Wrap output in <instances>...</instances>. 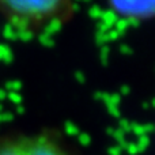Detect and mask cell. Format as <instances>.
<instances>
[{
	"mask_svg": "<svg viewBox=\"0 0 155 155\" xmlns=\"http://www.w3.org/2000/svg\"><path fill=\"white\" fill-rule=\"evenodd\" d=\"M110 10L125 21H147L155 18V2H113Z\"/></svg>",
	"mask_w": 155,
	"mask_h": 155,
	"instance_id": "3",
	"label": "cell"
},
{
	"mask_svg": "<svg viewBox=\"0 0 155 155\" xmlns=\"http://www.w3.org/2000/svg\"><path fill=\"white\" fill-rule=\"evenodd\" d=\"M74 12V5L61 0H0V18L21 33H37L63 22Z\"/></svg>",
	"mask_w": 155,
	"mask_h": 155,
	"instance_id": "1",
	"label": "cell"
},
{
	"mask_svg": "<svg viewBox=\"0 0 155 155\" xmlns=\"http://www.w3.org/2000/svg\"><path fill=\"white\" fill-rule=\"evenodd\" d=\"M0 155H76L51 132L0 136Z\"/></svg>",
	"mask_w": 155,
	"mask_h": 155,
	"instance_id": "2",
	"label": "cell"
}]
</instances>
